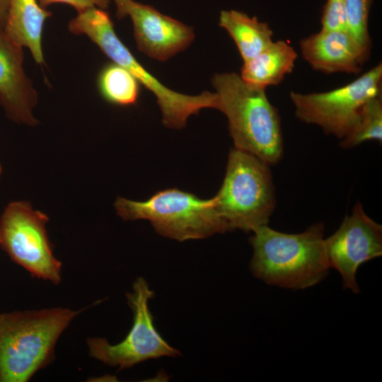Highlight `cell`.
Returning <instances> with one entry per match:
<instances>
[{
    "label": "cell",
    "mask_w": 382,
    "mask_h": 382,
    "mask_svg": "<svg viewBox=\"0 0 382 382\" xmlns=\"http://www.w3.org/2000/svg\"><path fill=\"white\" fill-rule=\"evenodd\" d=\"M11 0H0V30H4Z\"/></svg>",
    "instance_id": "44dd1931"
},
{
    "label": "cell",
    "mask_w": 382,
    "mask_h": 382,
    "mask_svg": "<svg viewBox=\"0 0 382 382\" xmlns=\"http://www.w3.org/2000/svg\"><path fill=\"white\" fill-rule=\"evenodd\" d=\"M298 54L284 40L273 42L268 47L241 67V78L246 83L266 89L269 86L279 84L295 66Z\"/></svg>",
    "instance_id": "5bb4252c"
},
{
    "label": "cell",
    "mask_w": 382,
    "mask_h": 382,
    "mask_svg": "<svg viewBox=\"0 0 382 382\" xmlns=\"http://www.w3.org/2000/svg\"><path fill=\"white\" fill-rule=\"evenodd\" d=\"M321 30H347L345 0H327L321 18Z\"/></svg>",
    "instance_id": "d6986e66"
},
{
    "label": "cell",
    "mask_w": 382,
    "mask_h": 382,
    "mask_svg": "<svg viewBox=\"0 0 382 382\" xmlns=\"http://www.w3.org/2000/svg\"><path fill=\"white\" fill-rule=\"evenodd\" d=\"M98 84L100 94L110 103L127 106L137 101L138 81L130 72L115 63L104 66L99 74Z\"/></svg>",
    "instance_id": "2e32d148"
},
{
    "label": "cell",
    "mask_w": 382,
    "mask_h": 382,
    "mask_svg": "<svg viewBox=\"0 0 382 382\" xmlns=\"http://www.w3.org/2000/svg\"><path fill=\"white\" fill-rule=\"evenodd\" d=\"M1 173H2V167H1V165L0 163V177H1Z\"/></svg>",
    "instance_id": "7402d4cb"
},
{
    "label": "cell",
    "mask_w": 382,
    "mask_h": 382,
    "mask_svg": "<svg viewBox=\"0 0 382 382\" xmlns=\"http://www.w3.org/2000/svg\"><path fill=\"white\" fill-rule=\"evenodd\" d=\"M219 25L235 42L243 62L255 57L274 42L273 32L267 23L239 11H221Z\"/></svg>",
    "instance_id": "9a60e30c"
},
{
    "label": "cell",
    "mask_w": 382,
    "mask_h": 382,
    "mask_svg": "<svg viewBox=\"0 0 382 382\" xmlns=\"http://www.w3.org/2000/svg\"><path fill=\"white\" fill-rule=\"evenodd\" d=\"M212 83L216 91V109L228 118L234 147L270 166L278 163L284 154L281 120L265 89L246 83L233 72L216 74Z\"/></svg>",
    "instance_id": "3957f363"
},
{
    "label": "cell",
    "mask_w": 382,
    "mask_h": 382,
    "mask_svg": "<svg viewBox=\"0 0 382 382\" xmlns=\"http://www.w3.org/2000/svg\"><path fill=\"white\" fill-rule=\"evenodd\" d=\"M117 16H129L138 49L150 57L165 61L186 49L193 41V29L161 13L152 6L133 0H117Z\"/></svg>",
    "instance_id": "30bf717a"
},
{
    "label": "cell",
    "mask_w": 382,
    "mask_h": 382,
    "mask_svg": "<svg viewBox=\"0 0 382 382\" xmlns=\"http://www.w3.org/2000/svg\"><path fill=\"white\" fill-rule=\"evenodd\" d=\"M113 1H115V0H113Z\"/></svg>",
    "instance_id": "603a6c76"
},
{
    "label": "cell",
    "mask_w": 382,
    "mask_h": 382,
    "mask_svg": "<svg viewBox=\"0 0 382 382\" xmlns=\"http://www.w3.org/2000/svg\"><path fill=\"white\" fill-rule=\"evenodd\" d=\"M114 205L122 219L149 220L158 234L178 241L229 231L214 197L203 199L177 188L160 190L143 202L118 197Z\"/></svg>",
    "instance_id": "5b68a950"
},
{
    "label": "cell",
    "mask_w": 382,
    "mask_h": 382,
    "mask_svg": "<svg viewBox=\"0 0 382 382\" xmlns=\"http://www.w3.org/2000/svg\"><path fill=\"white\" fill-rule=\"evenodd\" d=\"M48 221L49 217L28 202H10L0 216V248L33 277L59 284L62 265L53 253Z\"/></svg>",
    "instance_id": "8992f818"
},
{
    "label": "cell",
    "mask_w": 382,
    "mask_h": 382,
    "mask_svg": "<svg viewBox=\"0 0 382 382\" xmlns=\"http://www.w3.org/2000/svg\"><path fill=\"white\" fill-rule=\"evenodd\" d=\"M250 237L253 254L250 270L265 283L292 290L323 281L330 269L325 245V226L318 222L299 233L276 231L268 225Z\"/></svg>",
    "instance_id": "6da1fadb"
},
{
    "label": "cell",
    "mask_w": 382,
    "mask_h": 382,
    "mask_svg": "<svg viewBox=\"0 0 382 382\" xmlns=\"http://www.w3.org/2000/svg\"><path fill=\"white\" fill-rule=\"evenodd\" d=\"M330 268L341 275L342 287L359 294L357 273L364 263L382 255V226L357 202L337 230L325 238Z\"/></svg>",
    "instance_id": "9c48e42d"
},
{
    "label": "cell",
    "mask_w": 382,
    "mask_h": 382,
    "mask_svg": "<svg viewBox=\"0 0 382 382\" xmlns=\"http://www.w3.org/2000/svg\"><path fill=\"white\" fill-rule=\"evenodd\" d=\"M51 15L37 0H11L4 32L18 45L27 47L38 64L44 61L42 33Z\"/></svg>",
    "instance_id": "4fadbf2b"
},
{
    "label": "cell",
    "mask_w": 382,
    "mask_h": 382,
    "mask_svg": "<svg viewBox=\"0 0 382 382\" xmlns=\"http://www.w3.org/2000/svg\"><path fill=\"white\" fill-rule=\"evenodd\" d=\"M382 65L364 73L342 87L322 93H290L296 117L319 126L327 134L342 139L354 127L363 104L380 96Z\"/></svg>",
    "instance_id": "ba28073f"
},
{
    "label": "cell",
    "mask_w": 382,
    "mask_h": 382,
    "mask_svg": "<svg viewBox=\"0 0 382 382\" xmlns=\"http://www.w3.org/2000/svg\"><path fill=\"white\" fill-rule=\"evenodd\" d=\"M370 140L382 141L381 95L369 98L363 104L354 127L341 139L340 145L344 149H351Z\"/></svg>",
    "instance_id": "e0dca14e"
},
{
    "label": "cell",
    "mask_w": 382,
    "mask_h": 382,
    "mask_svg": "<svg viewBox=\"0 0 382 382\" xmlns=\"http://www.w3.org/2000/svg\"><path fill=\"white\" fill-rule=\"evenodd\" d=\"M86 308L0 313V382H27L52 363L60 336Z\"/></svg>",
    "instance_id": "7a4b0ae2"
},
{
    "label": "cell",
    "mask_w": 382,
    "mask_h": 382,
    "mask_svg": "<svg viewBox=\"0 0 382 382\" xmlns=\"http://www.w3.org/2000/svg\"><path fill=\"white\" fill-rule=\"evenodd\" d=\"M37 1L44 8L51 4L60 3L69 4L80 12L93 7L105 9L108 7L110 0H37Z\"/></svg>",
    "instance_id": "ffe728a7"
},
{
    "label": "cell",
    "mask_w": 382,
    "mask_h": 382,
    "mask_svg": "<svg viewBox=\"0 0 382 382\" xmlns=\"http://www.w3.org/2000/svg\"><path fill=\"white\" fill-rule=\"evenodd\" d=\"M22 47L0 30V104L12 121L35 125L32 109L37 93L23 68Z\"/></svg>",
    "instance_id": "8fae6325"
},
{
    "label": "cell",
    "mask_w": 382,
    "mask_h": 382,
    "mask_svg": "<svg viewBox=\"0 0 382 382\" xmlns=\"http://www.w3.org/2000/svg\"><path fill=\"white\" fill-rule=\"evenodd\" d=\"M347 30L366 49H370L369 14L372 0H345Z\"/></svg>",
    "instance_id": "ac0fdd59"
},
{
    "label": "cell",
    "mask_w": 382,
    "mask_h": 382,
    "mask_svg": "<svg viewBox=\"0 0 382 382\" xmlns=\"http://www.w3.org/2000/svg\"><path fill=\"white\" fill-rule=\"evenodd\" d=\"M154 296L146 279L137 277L132 290L126 294L133 313L132 326L127 336L117 344L103 337H88L86 345L91 357L118 370L130 369L137 364L163 357H176L178 349L168 345L156 330L149 301Z\"/></svg>",
    "instance_id": "52a82bcc"
},
{
    "label": "cell",
    "mask_w": 382,
    "mask_h": 382,
    "mask_svg": "<svg viewBox=\"0 0 382 382\" xmlns=\"http://www.w3.org/2000/svg\"><path fill=\"white\" fill-rule=\"evenodd\" d=\"M303 58L313 69L326 74H359L369 50L348 30H320L299 42Z\"/></svg>",
    "instance_id": "7c38bea8"
},
{
    "label": "cell",
    "mask_w": 382,
    "mask_h": 382,
    "mask_svg": "<svg viewBox=\"0 0 382 382\" xmlns=\"http://www.w3.org/2000/svg\"><path fill=\"white\" fill-rule=\"evenodd\" d=\"M270 166L249 152L231 150L223 183L214 197L229 231L249 233L267 225L276 205Z\"/></svg>",
    "instance_id": "277c9868"
}]
</instances>
